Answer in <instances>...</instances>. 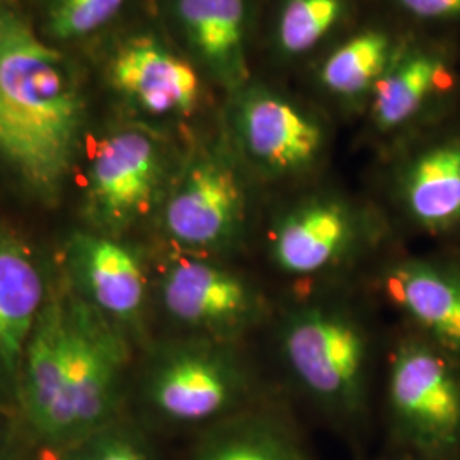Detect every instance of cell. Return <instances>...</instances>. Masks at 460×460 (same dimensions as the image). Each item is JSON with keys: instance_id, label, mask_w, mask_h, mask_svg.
Listing matches in <instances>:
<instances>
[{"instance_id": "cell-1", "label": "cell", "mask_w": 460, "mask_h": 460, "mask_svg": "<svg viewBox=\"0 0 460 460\" xmlns=\"http://www.w3.org/2000/svg\"><path fill=\"white\" fill-rule=\"evenodd\" d=\"M85 98L74 66L14 0H0V161L55 201L79 157Z\"/></svg>"}, {"instance_id": "cell-2", "label": "cell", "mask_w": 460, "mask_h": 460, "mask_svg": "<svg viewBox=\"0 0 460 460\" xmlns=\"http://www.w3.org/2000/svg\"><path fill=\"white\" fill-rule=\"evenodd\" d=\"M68 351L51 447H74L108 428L115 412L128 345L118 323L66 290Z\"/></svg>"}, {"instance_id": "cell-3", "label": "cell", "mask_w": 460, "mask_h": 460, "mask_svg": "<svg viewBox=\"0 0 460 460\" xmlns=\"http://www.w3.org/2000/svg\"><path fill=\"white\" fill-rule=\"evenodd\" d=\"M229 142L241 163L270 180H290L315 169L328 147L321 116L264 84L230 94Z\"/></svg>"}, {"instance_id": "cell-4", "label": "cell", "mask_w": 460, "mask_h": 460, "mask_svg": "<svg viewBox=\"0 0 460 460\" xmlns=\"http://www.w3.org/2000/svg\"><path fill=\"white\" fill-rule=\"evenodd\" d=\"M229 138L197 150L163 201L165 234L191 251L234 246L247 222V188Z\"/></svg>"}, {"instance_id": "cell-5", "label": "cell", "mask_w": 460, "mask_h": 460, "mask_svg": "<svg viewBox=\"0 0 460 460\" xmlns=\"http://www.w3.org/2000/svg\"><path fill=\"white\" fill-rule=\"evenodd\" d=\"M163 142L144 128H121L102 137L87 165L85 214L116 237L152 214L171 184Z\"/></svg>"}, {"instance_id": "cell-6", "label": "cell", "mask_w": 460, "mask_h": 460, "mask_svg": "<svg viewBox=\"0 0 460 460\" xmlns=\"http://www.w3.org/2000/svg\"><path fill=\"white\" fill-rule=\"evenodd\" d=\"M281 351L309 394L332 410H358L368 355L357 319L328 305L296 309L281 329Z\"/></svg>"}, {"instance_id": "cell-7", "label": "cell", "mask_w": 460, "mask_h": 460, "mask_svg": "<svg viewBox=\"0 0 460 460\" xmlns=\"http://www.w3.org/2000/svg\"><path fill=\"white\" fill-rule=\"evenodd\" d=\"M395 421L414 444L447 450L460 444V382L431 348L408 341L395 351L389 374Z\"/></svg>"}, {"instance_id": "cell-8", "label": "cell", "mask_w": 460, "mask_h": 460, "mask_svg": "<svg viewBox=\"0 0 460 460\" xmlns=\"http://www.w3.org/2000/svg\"><path fill=\"white\" fill-rule=\"evenodd\" d=\"M108 74L116 93L152 118H188L201 102L197 66L154 34L123 41L111 57Z\"/></svg>"}, {"instance_id": "cell-9", "label": "cell", "mask_w": 460, "mask_h": 460, "mask_svg": "<svg viewBox=\"0 0 460 460\" xmlns=\"http://www.w3.org/2000/svg\"><path fill=\"white\" fill-rule=\"evenodd\" d=\"M161 296L172 319L220 336L246 331L263 313V300L249 281L193 258L176 260L165 270Z\"/></svg>"}, {"instance_id": "cell-10", "label": "cell", "mask_w": 460, "mask_h": 460, "mask_svg": "<svg viewBox=\"0 0 460 460\" xmlns=\"http://www.w3.org/2000/svg\"><path fill=\"white\" fill-rule=\"evenodd\" d=\"M360 218L341 198L315 195L279 217L270 234V254L290 277H315L357 247Z\"/></svg>"}, {"instance_id": "cell-11", "label": "cell", "mask_w": 460, "mask_h": 460, "mask_svg": "<svg viewBox=\"0 0 460 460\" xmlns=\"http://www.w3.org/2000/svg\"><path fill=\"white\" fill-rule=\"evenodd\" d=\"M171 14L197 66L229 94L251 83L252 0H171Z\"/></svg>"}, {"instance_id": "cell-12", "label": "cell", "mask_w": 460, "mask_h": 460, "mask_svg": "<svg viewBox=\"0 0 460 460\" xmlns=\"http://www.w3.org/2000/svg\"><path fill=\"white\" fill-rule=\"evenodd\" d=\"M243 393L235 363L208 348H180L154 368L148 397L165 418L198 423L227 411Z\"/></svg>"}, {"instance_id": "cell-13", "label": "cell", "mask_w": 460, "mask_h": 460, "mask_svg": "<svg viewBox=\"0 0 460 460\" xmlns=\"http://www.w3.org/2000/svg\"><path fill=\"white\" fill-rule=\"evenodd\" d=\"M70 275L84 298L118 324L135 323L146 304V273L138 256L113 235L79 232L66 247Z\"/></svg>"}, {"instance_id": "cell-14", "label": "cell", "mask_w": 460, "mask_h": 460, "mask_svg": "<svg viewBox=\"0 0 460 460\" xmlns=\"http://www.w3.org/2000/svg\"><path fill=\"white\" fill-rule=\"evenodd\" d=\"M68 317L66 290L47 292L41 313L22 353L21 406L34 435L49 444L64 391Z\"/></svg>"}, {"instance_id": "cell-15", "label": "cell", "mask_w": 460, "mask_h": 460, "mask_svg": "<svg viewBox=\"0 0 460 460\" xmlns=\"http://www.w3.org/2000/svg\"><path fill=\"white\" fill-rule=\"evenodd\" d=\"M49 288L26 244L0 226V367L17 376Z\"/></svg>"}, {"instance_id": "cell-16", "label": "cell", "mask_w": 460, "mask_h": 460, "mask_svg": "<svg viewBox=\"0 0 460 460\" xmlns=\"http://www.w3.org/2000/svg\"><path fill=\"white\" fill-rule=\"evenodd\" d=\"M387 296L440 345L460 351V275L435 264L404 261L393 266Z\"/></svg>"}, {"instance_id": "cell-17", "label": "cell", "mask_w": 460, "mask_h": 460, "mask_svg": "<svg viewBox=\"0 0 460 460\" xmlns=\"http://www.w3.org/2000/svg\"><path fill=\"white\" fill-rule=\"evenodd\" d=\"M402 203L416 224L444 230L460 222V138L421 152L401 181Z\"/></svg>"}, {"instance_id": "cell-18", "label": "cell", "mask_w": 460, "mask_h": 460, "mask_svg": "<svg viewBox=\"0 0 460 460\" xmlns=\"http://www.w3.org/2000/svg\"><path fill=\"white\" fill-rule=\"evenodd\" d=\"M444 81L442 62L421 49L395 55L372 91L370 118L378 133L408 125Z\"/></svg>"}, {"instance_id": "cell-19", "label": "cell", "mask_w": 460, "mask_h": 460, "mask_svg": "<svg viewBox=\"0 0 460 460\" xmlns=\"http://www.w3.org/2000/svg\"><path fill=\"white\" fill-rule=\"evenodd\" d=\"M393 38L384 30H363L331 49L317 70L324 93L340 101H358L372 94L394 58Z\"/></svg>"}, {"instance_id": "cell-20", "label": "cell", "mask_w": 460, "mask_h": 460, "mask_svg": "<svg viewBox=\"0 0 460 460\" xmlns=\"http://www.w3.org/2000/svg\"><path fill=\"white\" fill-rule=\"evenodd\" d=\"M351 14V0H279L271 43L279 58L292 62L311 55Z\"/></svg>"}, {"instance_id": "cell-21", "label": "cell", "mask_w": 460, "mask_h": 460, "mask_svg": "<svg viewBox=\"0 0 460 460\" xmlns=\"http://www.w3.org/2000/svg\"><path fill=\"white\" fill-rule=\"evenodd\" d=\"M128 0H49L47 33L57 41L84 40L111 24Z\"/></svg>"}, {"instance_id": "cell-22", "label": "cell", "mask_w": 460, "mask_h": 460, "mask_svg": "<svg viewBox=\"0 0 460 460\" xmlns=\"http://www.w3.org/2000/svg\"><path fill=\"white\" fill-rule=\"evenodd\" d=\"M199 460H302L296 450L270 433H246L215 445Z\"/></svg>"}, {"instance_id": "cell-23", "label": "cell", "mask_w": 460, "mask_h": 460, "mask_svg": "<svg viewBox=\"0 0 460 460\" xmlns=\"http://www.w3.org/2000/svg\"><path fill=\"white\" fill-rule=\"evenodd\" d=\"M66 460H147V456L128 435L104 428L70 447Z\"/></svg>"}, {"instance_id": "cell-24", "label": "cell", "mask_w": 460, "mask_h": 460, "mask_svg": "<svg viewBox=\"0 0 460 460\" xmlns=\"http://www.w3.org/2000/svg\"><path fill=\"white\" fill-rule=\"evenodd\" d=\"M399 5L420 19H440L460 14V0H397Z\"/></svg>"}, {"instance_id": "cell-25", "label": "cell", "mask_w": 460, "mask_h": 460, "mask_svg": "<svg viewBox=\"0 0 460 460\" xmlns=\"http://www.w3.org/2000/svg\"><path fill=\"white\" fill-rule=\"evenodd\" d=\"M0 460H4V450H2V445H0Z\"/></svg>"}]
</instances>
